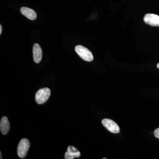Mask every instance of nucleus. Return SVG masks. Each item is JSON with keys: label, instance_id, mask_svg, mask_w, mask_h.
I'll list each match as a JSON object with an SVG mask.
<instances>
[{"label": "nucleus", "instance_id": "nucleus-6", "mask_svg": "<svg viewBox=\"0 0 159 159\" xmlns=\"http://www.w3.org/2000/svg\"><path fill=\"white\" fill-rule=\"evenodd\" d=\"M42 51L39 45L34 44L33 48V59L34 62L36 63L40 62L42 58Z\"/></svg>", "mask_w": 159, "mask_h": 159}, {"label": "nucleus", "instance_id": "nucleus-5", "mask_svg": "<svg viewBox=\"0 0 159 159\" xmlns=\"http://www.w3.org/2000/svg\"><path fill=\"white\" fill-rule=\"evenodd\" d=\"M144 22L151 26H159V16L157 15L148 13L144 17Z\"/></svg>", "mask_w": 159, "mask_h": 159}, {"label": "nucleus", "instance_id": "nucleus-14", "mask_svg": "<svg viewBox=\"0 0 159 159\" xmlns=\"http://www.w3.org/2000/svg\"><path fill=\"white\" fill-rule=\"evenodd\" d=\"M157 67L159 69V63L157 64Z\"/></svg>", "mask_w": 159, "mask_h": 159}, {"label": "nucleus", "instance_id": "nucleus-10", "mask_svg": "<svg viewBox=\"0 0 159 159\" xmlns=\"http://www.w3.org/2000/svg\"><path fill=\"white\" fill-rule=\"evenodd\" d=\"M74 157L73 156L71 155L67 151L66 152L65 154V159H73L74 158Z\"/></svg>", "mask_w": 159, "mask_h": 159}, {"label": "nucleus", "instance_id": "nucleus-15", "mask_svg": "<svg viewBox=\"0 0 159 159\" xmlns=\"http://www.w3.org/2000/svg\"><path fill=\"white\" fill-rule=\"evenodd\" d=\"M106 159L107 158H103V159Z\"/></svg>", "mask_w": 159, "mask_h": 159}, {"label": "nucleus", "instance_id": "nucleus-1", "mask_svg": "<svg viewBox=\"0 0 159 159\" xmlns=\"http://www.w3.org/2000/svg\"><path fill=\"white\" fill-rule=\"evenodd\" d=\"M51 93V90L48 88L40 89L35 94V101L38 104H43L48 101Z\"/></svg>", "mask_w": 159, "mask_h": 159}, {"label": "nucleus", "instance_id": "nucleus-9", "mask_svg": "<svg viewBox=\"0 0 159 159\" xmlns=\"http://www.w3.org/2000/svg\"><path fill=\"white\" fill-rule=\"evenodd\" d=\"M67 151L74 157L78 158L80 156V152L79 151L73 146H69L68 147Z\"/></svg>", "mask_w": 159, "mask_h": 159}, {"label": "nucleus", "instance_id": "nucleus-8", "mask_svg": "<svg viewBox=\"0 0 159 159\" xmlns=\"http://www.w3.org/2000/svg\"><path fill=\"white\" fill-rule=\"evenodd\" d=\"M10 123L7 117L2 118L0 122V130L3 135H6L10 129Z\"/></svg>", "mask_w": 159, "mask_h": 159}, {"label": "nucleus", "instance_id": "nucleus-11", "mask_svg": "<svg viewBox=\"0 0 159 159\" xmlns=\"http://www.w3.org/2000/svg\"><path fill=\"white\" fill-rule=\"evenodd\" d=\"M154 134L156 138L159 139V128L157 129L154 132Z\"/></svg>", "mask_w": 159, "mask_h": 159}, {"label": "nucleus", "instance_id": "nucleus-12", "mask_svg": "<svg viewBox=\"0 0 159 159\" xmlns=\"http://www.w3.org/2000/svg\"><path fill=\"white\" fill-rule=\"evenodd\" d=\"M2 25H0V34H2Z\"/></svg>", "mask_w": 159, "mask_h": 159}, {"label": "nucleus", "instance_id": "nucleus-2", "mask_svg": "<svg viewBox=\"0 0 159 159\" xmlns=\"http://www.w3.org/2000/svg\"><path fill=\"white\" fill-rule=\"evenodd\" d=\"M75 51L78 55L84 60L91 61L93 60V54L89 49L81 45H77L75 47Z\"/></svg>", "mask_w": 159, "mask_h": 159}, {"label": "nucleus", "instance_id": "nucleus-7", "mask_svg": "<svg viewBox=\"0 0 159 159\" xmlns=\"http://www.w3.org/2000/svg\"><path fill=\"white\" fill-rule=\"evenodd\" d=\"M20 12L23 15L30 20H34L37 17V14L35 11L28 7H23L21 8Z\"/></svg>", "mask_w": 159, "mask_h": 159}, {"label": "nucleus", "instance_id": "nucleus-13", "mask_svg": "<svg viewBox=\"0 0 159 159\" xmlns=\"http://www.w3.org/2000/svg\"><path fill=\"white\" fill-rule=\"evenodd\" d=\"M2 152H0V155H1V157H0V159H2Z\"/></svg>", "mask_w": 159, "mask_h": 159}, {"label": "nucleus", "instance_id": "nucleus-4", "mask_svg": "<svg viewBox=\"0 0 159 159\" xmlns=\"http://www.w3.org/2000/svg\"><path fill=\"white\" fill-rule=\"evenodd\" d=\"M102 123L103 126L111 133L118 134L120 132V128L119 125L111 119H103L102 120Z\"/></svg>", "mask_w": 159, "mask_h": 159}, {"label": "nucleus", "instance_id": "nucleus-3", "mask_svg": "<svg viewBox=\"0 0 159 159\" xmlns=\"http://www.w3.org/2000/svg\"><path fill=\"white\" fill-rule=\"evenodd\" d=\"M30 146V142L28 139H21L17 147V154L21 158H24L27 155Z\"/></svg>", "mask_w": 159, "mask_h": 159}]
</instances>
